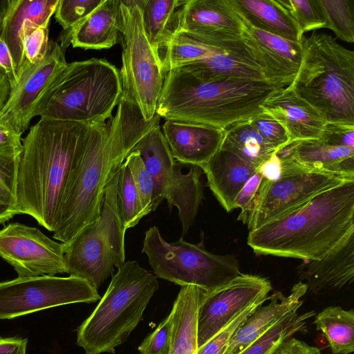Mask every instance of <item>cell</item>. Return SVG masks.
Returning <instances> with one entry per match:
<instances>
[{
	"instance_id": "6da1fadb",
	"label": "cell",
	"mask_w": 354,
	"mask_h": 354,
	"mask_svg": "<svg viewBox=\"0 0 354 354\" xmlns=\"http://www.w3.org/2000/svg\"><path fill=\"white\" fill-rule=\"evenodd\" d=\"M354 232V180L321 192L301 207L250 230L259 255L319 260Z\"/></svg>"
},
{
	"instance_id": "7a4b0ae2",
	"label": "cell",
	"mask_w": 354,
	"mask_h": 354,
	"mask_svg": "<svg viewBox=\"0 0 354 354\" xmlns=\"http://www.w3.org/2000/svg\"><path fill=\"white\" fill-rule=\"evenodd\" d=\"M88 124L40 117L22 139L18 179L19 214L50 232L74 158Z\"/></svg>"
},
{
	"instance_id": "3957f363",
	"label": "cell",
	"mask_w": 354,
	"mask_h": 354,
	"mask_svg": "<svg viewBox=\"0 0 354 354\" xmlns=\"http://www.w3.org/2000/svg\"><path fill=\"white\" fill-rule=\"evenodd\" d=\"M125 158L117 111L106 122L88 124L66 180L53 239L66 243L99 219L106 187Z\"/></svg>"
},
{
	"instance_id": "277c9868",
	"label": "cell",
	"mask_w": 354,
	"mask_h": 354,
	"mask_svg": "<svg viewBox=\"0 0 354 354\" xmlns=\"http://www.w3.org/2000/svg\"><path fill=\"white\" fill-rule=\"evenodd\" d=\"M281 88L268 81H203L175 68L165 73L156 113L165 120L225 129L263 112L262 104Z\"/></svg>"
},
{
	"instance_id": "5b68a950",
	"label": "cell",
	"mask_w": 354,
	"mask_h": 354,
	"mask_svg": "<svg viewBox=\"0 0 354 354\" xmlns=\"http://www.w3.org/2000/svg\"><path fill=\"white\" fill-rule=\"evenodd\" d=\"M302 59L288 86L327 122L354 124V52L324 32L301 40Z\"/></svg>"
},
{
	"instance_id": "8992f818",
	"label": "cell",
	"mask_w": 354,
	"mask_h": 354,
	"mask_svg": "<svg viewBox=\"0 0 354 354\" xmlns=\"http://www.w3.org/2000/svg\"><path fill=\"white\" fill-rule=\"evenodd\" d=\"M158 289L156 275L135 261H124L94 310L79 326L77 345L86 354L114 353L142 321Z\"/></svg>"
},
{
	"instance_id": "52a82bcc",
	"label": "cell",
	"mask_w": 354,
	"mask_h": 354,
	"mask_svg": "<svg viewBox=\"0 0 354 354\" xmlns=\"http://www.w3.org/2000/svg\"><path fill=\"white\" fill-rule=\"evenodd\" d=\"M122 93L120 71L106 59L68 63L40 117L86 124L106 122Z\"/></svg>"
},
{
	"instance_id": "ba28073f",
	"label": "cell",
	"mask_w": 354,
	"mask_h": 354,
	"mask_svg": "<svg viewBox=\"0 0 354 354\" xmlns=\"http://www.w3.org/2000/svg\"><path fill=\"white\" fill-rule=\"evenodd\" d=\"M118 171L106 187L99 219L64 243L67 273L88 281L96 289L125 261L126 231L117 207Z\"/></svg>"
},
{
	"instance_id": "9c48e42d",
	"label": "cell",
	"mask_w": 354,
	"mask_h": 354,
	"mask_svg": "<svg viewBox=\"0 0 354 354\" xmlns=\"http://www.w3.org/2000/svg\"><path fill=\"white\" fill-rule=\"evenodd\" d=\"M142 252L156 277L180 286L192 285L209 292L241 274L235 257L213 254L202 243H190L183 237L169 243L156 226L145 232Z\"/></svg>"
},
{
	"instance_id": "30bf717a",
	"label": "cell",
	"mask_w": 354,
	"mask_h": 354,
	"mask_svg": "<svg viewBox=\"0 0 354 354\" xmlns=\"http://www.w3.org/2000/svg\"><path fill=\"white\" fill-rule=\"evenodd\" d=\"M119 3L122 94L138 105L145 120L150 121L156 113L165 74L160 55L145 30L144 0H119Z\"/></svg>"
},
{
	"instance_id": "8fae6325",
	"label": "cell",
	"mask_w": 354,
	"mask_h": 354,
	"mask_svg": "<svg viewBox=\"0 0 354 354\" xmlns=\"http://www.w3.org/2000/svg\"><path fill=\"white\" fill-rule=\"evenodd\" d=\"M132 151H138L153 183V204L155 211L166 200L171 210L178 211L183 235L194 223L203 198L201 180L202 169L198 165L185 164L174 159L160 125L140 140Z\"/></svg>"
},
{
	"instance_id": "7c38bea8",
	"label": "cell",
	"mask_w": 354,
	"mask_h": 354,
	"mask_svg": "<svg viewBox=\"0 0 354 354\" xmlns=\"http://www.w3.org/2000/svg\"><path fill=\"white\" fill-rule=\"evenodd\" d=\"M280 178L263 179L245 214L240 218L250 230L301 207L318 194L354 180L343 175L309 170L291 160H281Z\"/></svg>"
},
{
	"instance_id": "4fadbf2b",
	"label": "cell",
	"mask_w": 354,
	"mask_h": 354,
	"mask_svg": "<svg viewBox=\"0 0 354 354\" xmlns=\"http://www.w3.org/2000/svg\"><path fill=\"white\" fill-rule=\"evenodd\" d=\"M100 299L88 281L73 276L17 277L0 282V319H12L53 307Z\"/></svg>"
},
{
	"instance_id": "5bb4252c",
	"label": "cell",
	"mask_w": 354,
	"mask_h": 354,
	"mask_svg": "<svg viewBox=\"0 0 354 354\" xmlns=\"http://www.w3.org/2000/svg\"><path fill=\"white\" fill-rule=\"evenodd\" d=\"M65 49L58 42L50 40L42 59L19 77L18 84L0 114L1 123L22 135L32 119L41 115L68 68Z\"/></svg>"
},
{
	"instance_id": "9a60e30c",
	"label": "cell",
	"mask_w": 354,
	"mask_h": 354,
	"mask_svg": "<svg viewBox=\"0 0 354 354\" xmlns=\"http://www.w3.org/2000/svg\"><path fill=\"white\" fill-rule=\"evenodd\" d=\"M0 257L14 268L18 277L68 272L64 243L19 223H10L0 230Z\"/></svg>"
},
{
	"instance_id": "2e32d148",
	"label": "cell",
	"mask_w": 354,
	"mask_h": 354,
	"mask_svg": "<svg viewBox=\"0 0 354 354\" xmlns=\"http://www.w3.org/2000/svg\"><path fill=\"white\" fill-rule=\"evenodd\" d=\"M272 285L265 277L241 273L224 285L207 292L197 313L198 348L254 302L268 299Z\"/></svg>"
},
{
	"instance_id": "e0dca14e",
	"label": "cell",
	"mask_w": 354,
	"mask_h": 354,
	"mask_svg": "<svg viewBox=\"0 0 354 354\" xmlns=\"http://www.w3.org/2000/svg\"><path fill=\"white\" fill-rule=\"evenodd\" d=\"M243 28L230 0H185L179 15L178 30L217 48L225 41L242 39Z\"/></svg>"
},
{
	"instance_id": "ac0fdd59",
	"label": "cell",
	"mask_w": 354,
	"mask_h": 354,
	"mask_svg": "<svg viewBox=\"0 0 354 354\" xmlns=\"http://www.w3.org/2000/svg\"><path fill=\"white\" fill-rule=\"evenodd\" d=\"M243 22V41L263 71L266 80L281 87L289 86L301 62V42L286 39Z\"/></svg>"
},
{
	"instance_id": "d6986e66",
	"label": "cell",
	"mask_w": 354,
	"mask_h": 354,
	"mask_svg": "<svg viewBox=\"0 0 354 354\" xmlns=\"http://www.w3.org/2000/svg\"><path fill=\"white\" fill-rule=\"evenodd\" d=\"M299 281L308 291L322 294L337 291L354 279V232L348 234L319 260H308L299 267Z\"/></svg>"
},
{
	"instance_id": "ffe728a7",
	"label": "cell",
	"mask_w": 354,
	"mask_h": 354,
	"mask_svg": "<svg viewBox=\"0 0 354 354\" xmlns=\"http://www.w3.org/2000/svg\"><path fill=\"white\" fill-rule=\"evenodd\" d=\"M163 136L177 161L201 166L220 149L224 129L188 122L166 120Z\"/></svg>"
},
{
	"instance_id": "44dd1931",
	"label": "cell",
	"mask_w": 354,
	"mask_h": 354,
	"mask_svg": "<svg viewBox=\"0 0 354 354\" xmlns=\"http://www.w3.org/2000/svg\"><path fill=\"white\" fill-rule=\"evenodd\" d=\"M261 108L283 126L289 142L318 139L326 123L313 106L288 86L274 92Z\"/></svg>"
},
{
	"instance_id": "7402d4cb",
	"label": "cell",
	"mask_w": 354,
	"mask_h": 354,
	"mask_svg": "<svg viewBox=\"0 0 354 354\" xmlns=\"http://www.w3.org/2000/svg\"><path fill=\"white\" fill-rule=\"evenodd\" d=\"M307 291L306 284L299 281L288 296L274 292L268 297L269 303L258 306L236 331L223 354H238L287 314L297 310Z\"/></svg>"
},
{
	"instance_id": "603a6c76",
	"label": "cell",
	"mask_w": 354,
	"mask_h": 354,
	"mask_svg": "<svg viewBox=\"0 0 354 354\" xmlns=\"http://www.w3.org/2000/svg\"><path fill=\"white\" fill-rule=\"evenodd\" d=\"M200 167L206 175L209 189L227 212L235 209L236 195L257 168L221 149Z\"/></svg>"
},
{
	"instance_id": "cb8c5ba5",
	"label": "cell",
	"mask_w": 354,
	"mask_h": 354,
	"mask_svg": "<svg viewBox=\"0 0 354 354\" xmlns=\"http://www.w3.org/2000/svg\"><path fill=\"white\" fill-rule=\"evenodd\" d=\"M120 28L119 0H104L62 39L61 45L65 48L69 44L86 50L110 48L118 42Z\"/></svg>"
},
{
	"instance_id": "d4e9b609",
	"label": "cell",
	"mask_w": 354,
	"mask_h": 354,
	"mask_svg": "<svg viewBox=\"0 0 354 354\" xmlns=\"http://www.w3.org/2000/svg\"><path fill=\"white\" fill-rule=\"evenodd\" d=\"M291 160L312 171H325L354 178V148L326 145L319 139L292 142Z\"/></svg>"
},
{
	"instance_id": "484cf974",
	"label": "cell",
	"mask_w": 354,
	"mask_h": 354,
	"mask_svg": "<svg viewBox=\"0 0 354 354\" xmlns=\"http://www.w3.org/2000/svg\"><path fill=\"white\" fill-rule=\"evenodd\" d=\"M177 68L203 81L227 79L267 81L252 55L216 53Z\"/></svg>"
},
{
	"instance_id": "4316f807",
	"label": "cell",
	"mask_w": 354,
	"mask_h": 354,
	"mask_svg": "<svg viewBox=\"0 0 354 354\" xmlns=\"http://www.w3.org/2000/svg\"><path fill=\"white\" fill-rule=\"evenodd\" d=\"M207 292L196 286H181L171 310L173 330L169 354H197V313Z\"/></svg>"
},
{
	"instance_id": "83f0119b",
	"label": "cell",
	"mask_w": 354,
	"mask_h": 354,
	"mask_svg": "<svg viewBox=\"0 0 354 354\" xmlns=\"http://www.w3.org/2000/svg\"><path fill=\"white\" fill-rule=\"evenodd\" d=\"M241 19L250 26L264 32L301 42L299 28L276 0H230Z\"/></svg>"
},
{
	"instance_id": "f1b7e54d",
	"label": "cell",
	"mask_w": 354,
	"mask_h": 354,
	"mask_svg": "<svg viewBox=\"0 0 354 354\" xmlns=\"http://www.w3.org/2000/svg\"><path fill=\"white\" fill-rule=\"evenodd\" d=\"M185 2V0H144L145 30L159 55L178 30L179 15Z\"/></svg>"
},
{
	"instance_id": "f546056e",
	"label": "cell",
	"mask_w": 354,
	"mask_h": 354,
	"mask_svg": "<svg viewBox=\"0 0 354 354\" xmlns=\"http://www.w3.org/2000/svg\"><path fill=\"white\" fill-rule=\"evenodd\" d=\"M248 120L224 129L220 149L232 152L257 167L277 150L263 138Z\"/></svg>"
},
{
	"instance_id": "4dcf8cb0",
	"label": "cell",
	"mask_w": 354,
	"mask_h": 354,
	"mask_svg": "<svg viewBox=\"0 0 354 354\" xmlns=\"http://www.w3.org/2000/svg\"><path fill=\"white\" fill-rule=\"evenodd\" d=\"M313 324L326 338L333 354L354 351V310L331 306L316 314Z\"/></svg>"
},
{
	"instance_id": "1f68e13d",
	"label": "cell",
	"mask_w": 354,
	"mask_h": 354,
	"mask_svg": "<svg viewBox=\"0 0 354 354\" xmlns=\"http://www.w3.org/2000/svg\"><path fill=\"white\" fill-rule=\"evenodd\" d=\"M221 53H234L219 50L193 34L178 30L160 57L165 74L170 69Z\"/></svg>"
},
{
	"instance_id": "d6a6232c",
	"label": "cell",
	"mask_w": 354,
	"mask_h": 354,
	"mask_svg": "<svg viewBox=\"0 0 354 354\" xmlns=\"http://www.w3.org/2000/svg\"><path fill=\"white\" fill-rule=\"evenodd\" d=\"M315 315L313 310L302 314L297 310L289 313L238 354H272L286 339L297 333H306L307 321Z\"/></svg>"
},
{
	"instance_id": "836d02e7",
	"label": "cell",
	"mask_w": 354,
	"mask_h": 354,
	"mask_svg": "<svg viewBox=\"0 0 354 354\" xmlns=\"http://www.w3.org/2000/svg\"><path fill=\"white\" fill-rule=\"evenodd\" d=\"M126 157L137 143L159 125L161 118L156 113L150 121L145 120L138 105L122 93L117 106Z\"/></svg>"
},
{
	"instance_id": "e575fe53",
	"label": "cell",
	"mask_w": 354,
	"mask_h": 354,
	"mask_svg": "<svg viewBox=\"0 0 354 354\" xmlns=\"http://www.w3.org/2000/svg\"><path fill=\"white\" fill-rule=\"evenodd\" d=\"M117 207L125 231L136 226L145 216L131 171L124 161L118 171Z\"/></svg>"
},
{
	"instance_id": "d590c367",
	"label": "cell",
	"mask_w": 354,
	"mask_h": 354,
	"mask_svg": "<svg viewBox=\"0 0 354 354\" xmlns=\"http://www.w3.org/2000/svg\"><path fill=\"white\" fill-rule=\"evenodd\" d=\"M20 154L0 155V224L19 214L17 179Z\"/></svg>"
},
{
	"instance_id": "8d00e7d4",
	"label": "cell",
	"mask_w": 354,
	"mask_h": 354,
	"mask_svg": "<svg viewBox=\"0 0 354 354\" xmlns=\"http://www.w3.org/2000/svg\"><path fill=\"white\" fill-rule=\"evenodd\" d=\"M326 21V28L330 29L341 40L354 41V0H319Z\"/></svg>"
},
{
	"instance_id": "74e56055",
	"label": "cell",
	"mask_w": 354,
	"mask_h": 354,
	"mask_svg": "<svg viewBox=\"0 0 354 354\" xmlns=\"http://www.w3.org/2000/svg\"><path fill=\"white\" fill-rule=\"evenodd\" d=\"M297 24L302 35L326 28V21L319 0H276Z\"/></svg>"
},
{
	"instance_id": "f35d334b",
	"label": "cell",
	"mask_w": 354,
	"mask_h": 354,
	"mask_svg": "<svg viewBox=\"0 0 354 354\" xmlns=\"http://www.w3.org/2000/svg\"><path fill=\"white\" fill-rule=\"evenodd\" d=\"M104 0H59L55 17L63 28L65 39L72 30L83 21L91 12L99 6Z\"/></svg>"
},
{
	"instance_id": "ab89813d",
	"label": "cell",
	"mask_w": 354,
	"mask_h": 354,
	"mask_svg": "<svg viewBox=\"0 0 354 354\" xmlns=\"http://www.w3.org/2000/svg\"><path fill=\"white\" fill-rule=\"evenodd\" d=\"M124 162L131 171L138 193L145 216L153 212V183L145 163L136 151H132L126 157Z\"/></svg>"
},
{
	"instance_id": "60d3db41",
	"label": "cell",
	"mask_w": 354,
	"mask_h": 354,
	"mask_svg": "<svg viewBox=\"0 0 354 354\" xmlns=\"http://www.w3.org/2000/svg\"><path fill=\"white\" fill-rule=\"evenodd\" d=\"M266 301H257L243 310L205 344L198 348L197 354H223L236 331L255 309Z\"/></svg>"
},
{
	"instance_id": "b9f144b4",
	"label": "cell",
	"mask_w": 354,
	"mask_h": 354,
	"mask_svg": "<svg viewBox=\"0 0 354 354\" xmlns=\"http://www.w3.org/2000/svg\"><path fill=\"white\" fill-rule=\"evenodd\" d=\"M173 330V315L170 312L138 346L140 354H169Z\"/></svg>"
},
{
	"instance_id": "7bdbcfd3",
	"label": "cell",
	"mask_w": 354,
	"mask_h": 354,
	"mask_svg": "<svg viewBox=\"0 0 354 354\" xmlns=\"http://www.w3.org/2000/svg\"><path fill=\"white\" fill-rule=\"evenodd\" d=\"M248 121L276 150L289 142L288 134L283 126L268 113L262 112L254 115Z\"/></svg>"
},
{
	"instance_id": "ee69618b",
	"label": "cell",
	"mask_w": 354,
	"mask_h": 354,
	"mask_svg": "<svg viewBox=\"0 0 354 354\" xmlns=\"http://www.w3.org/2000/svg\"><path fill=\"white\" fill-rule=\"evenodd\" d=\"M318 139L330 146L354 148V124L327 122Z\"/></svg>"
},
{
	"instance_id": "f6af8a7d",
	"label": "cell",
	"mask_w": 354,
	"mask_h": 354,
	"mask_svg": "<svg viewBox=\"0 0 354 354\" xmlns=\"http://www.w3.org/2000/svg\"><path fill=\"white\" fill-rule=\"evenodd\" d=\"M263 180L261 174L255 172L245 182L240 192L236 195L234 201V208H240L241 213L238 218L243 216L248 212Z\"/></svg>"
},
{
	"instance_id": "bcb514c9",
	"label": "cell",
	"mask_w": 354,
	"mask_h": 354,
	"mask_svg": "<svg viewBox=\"0 0 354 354\" xmlns=\"http://www.w3.org/2000/svg\"><path fill=\"white\" fill-rule=\"evenodd\" d=\"M22 147L21 135L0 122V155L20 154Z\"/></svg>"
},
{
	"instance_id": "7dc6e473",
	"label": "cell",
	"mask_w": 354,
	"mask_h": 354,
	"mask_svg": "<svg viewBox=\"0 0 354 354\" xmlns=\"http://www.w3.org/2000/svg\"><path fill=\"white\" fill-rule=\"evenodd\" d=\"M272 354H322V352L317 347L291 337L281 343Z\"/></svg>"
},
{
	"instance_id": "c3c4849f",
	"label": "cell",
	"mask_w": 354,
	"mask_h": 354,
	"mask_svg": "<svg viewBox=\"0 0 354 354\" xmlns=\"http://www.w3.org/2000/svg\"><path fill=\"white\" fill-rule=\"evenodd\" d=\"M0 73L9 80L12 90L17 85L19 79L8 47L1 37Z\"/></svg>"
},
{
	"instance_id": "681fc988",
	"label": "cell",
	"mask_w": 354,
	"mask_h": 354,
	"mask_svg": "<svg viewBox=\"0 0 354 354\" xmlns=\"http://www.w3.org/2000/svg\"><path fill=\"white\" fill-rule=\"evenodd\" d=\"M281 169V161L275 151L269 158L257 167L256 171L261 174L263 179L275 181L280 178Z\"/></svg>"
},
{
	"instance_id": "f907efd6",
	"label": "cell",
	"mask_w": 354,
	"mask_h": 354,
	"mask_svg": "<svg viewBox=\"0 0 354 354\" xmlns=\"http://www.w3.org/2000/svg\"><path fill=\"white\" fill-rule=\"evenodd\" d=\"M28 339L0 337V354H26Z\"/></svg>"
},
{
	"instance_id": "816d5d0a",
	"label": "cell",
	"mask_w": 354,
	"mask_h": 354,
	"mask_svg": "<svg viewBox=\"0 0 354 354\" xmlns=\"http://www.w3.org/2000/svg\"><path fill=\"white\" fill-rule=\"evenodd\" d=\"M11 92L12 87L9 80L0 73V114L7 104Z\"/></svg>"
},
{
	"instance_id": "f5cc1de1",
	"label": "cell",
	"mask_w": 354,
	"mask_h": 354,
	"mask_svg": "<svg viewBox=\"0 0 354 354\" xmlns=\"http://www.w3.org/2000/svg\"><path fill=\"white\" fill-rule=\"evenodd\" d=\"M12 0H0V37Z\"/></svg>"
}]
</instances>
